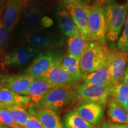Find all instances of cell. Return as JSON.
I'll return each mask as SVG.
<instances>
[{"label": "cell", "mask_w": 128, "mask_h": 128, "mask_svg": "<svg viewBox=\"0 0 128 128\" xmlns=\"http://www.w3.org/2000/svg\"><path fill=\"white\" fill-rule=\"evenodd\" d=\"M78 100L80 98L76 87H55L47 92L38 104L37 108L60 113L71 108Z\"/></svg>", "instance_id": "6da1fadb"}, {"label": "cell", "mask_w": 128, "mask_h": 128, "mask_svg": "<svg viewBox=\"0 0 128 128\" xmlns=\"http://www.w3.org/2000/svg\"><path fill=\"white\" fill-rule=\"evenodd\" d=\"M128 7V2L126 4H118L113 0L104 5L107 41L112 48L118 40L124 25Z\"/></svg>", "instance_id": "7a4b0ae2"}, {"label": "cell", "mask_w": 128, "mask_h": 128, "mask_svg": "<svg viewBox=\"0 0 128 128\" xmlns=\"http://www.w3.org/2000/svg\"><path fill=\"white\" fill-rule=\"evenodd\" d=\"M110 50L106 44L92 41L80 59L81 71L83 75L94 72L106 65Z\"/></svg>", "instance_id": "3957f363"}, {"label": "cell", "mask_w": 128, "mask_h": 128, "mask_svg": "<svg viewBox=\"0 0 128 128\" xmlns=\"http://www.w3.org/2000/svg\"><path fill=\"white\" fill-rule=\"evenodd\" d=\"M88 28L92 41L107 44V26L104 6L94 3L87 6Z\"/></svg>", "instance_id": "277c9868"}, {"label": "cell", "mask_w": 128, "mask_h": 128, "mask_svg": "<svg viewBox=\"0 0 128 128\" xmlns=\"http://www.w3.org/2000/svg\"><path fill=\"white\" fill-rule=\"evenodd\" d=\"M22 26L25 34L40 30L44 16V4L40 0H28L23 10Z\"/></svg>", "instance_id": "5b68a950"}, {"label": "cell", "mask_w": 128, "mask_h": 128, "mask_svg": "<svg viewBox=\"0 0 128 128\" xmlns=\"http://www.w3.org/2000/svg\"><path fill=\"white\" fill-rule=\"evenodd\" d=\"M60 3L70 14L81 36L90 42H92L88 28V4L81 0H60Z\"/></svg>", "instance_id": "8992f818"}, {"label": "cell", "mask_w": 128, "mask_h": 128, "mask_svg": "<svg viewBox=\"0 0 128 128\" xmlns=\"http://www.w3.org/2000/svg\"><path fill=\"white\" fill-rule=\"evenodd\" d=\"M62 56L56 50H48L39 53L26 70L24 75L34 80L41 78Z\"/></svg>", "instance_id": "52a82bcc"}, {"label": "cell", "mask_w": 128, "mask_h": 128, "mask_svg": "<svg viewBox=\"0 0 128 128\" xmlns=\"http://www.w3.org/2000/svg\"><path fill=\"white\" fill-rule=\"evenodd\" d=\"M112 87L83 83L76 87V91L82 102H93L104 108L112 96Z\"/></svg>", "instance_id": "ba28073f"}, {"label": "cell", "mask_w": 128, "mask_h": 128, "mask_svg": "<svg viewBox=\"0 0 128 128\" xmlns=\"http://www.w3.org/2000/svg\"><path fill=\"white\" fill-rule=\"evenodd\" d=\"M25 42L28 46L41 49H54L61 47L64 39L60 35L49 32L36 31L25 34Z\"/></svg>", "instance_id": "9c48e42d"}, {"label": "cell", "mask_w": 128, "mask_h": 128, "mask_svg": "<svg viewBox=\"0 0 128 128\" xmlns=\"http://www.w3.org/2000/svg\"><path fill=\"white\" fill-rule=\"evenodd\" d=\"M61 58L41 78L45 80L54 87H75L80 81L69 74L62 68L60 64Z\"/></svg>", "instance_id": "30bf717a"}, {"label": "cell", "mask_w": 128, "mask_h": 128, "mask_svg": "<svg viewBox=\"0 0 128 128\" xmlns=\"http://www.w3.org/2000/svg\"><path fill=\"white\" fill-rule=\"evenodd\" d=\"M39 50L28 46L17 48L4 56L1 66L3 68L23 66L37 56Z\"/></svg>", "instance_id": "8fae6325"}, {"label": "cell", "mask_w": 128, "mask_h": 128, "mask_svg": "<svg viewBox=\"0 0 128 128\" xmlns=\"http://www.w3.org/2000/svg\"><path fill=\"white\" fill-rule=\"evenodd\" d=\"M128 60V53L120 52L116 49L110 50L106 66L114 85L122 82Z\"/></svg>", "instance_id": "7c38bea8"}, {"label": "cell", "mask_w": 128, "mask_h": 128, "mask_svg": "<svg viewBox=\"0 0 128 128\" xmlns=\"http://www.w3.org/2000/svg\"><path fill=\"white\" fill-rule=\"evenodd\" d=\"M34 80L24 74H4L0 76V85L16 93L25 96Z\"/></svg>", "instance_id": "4fadbf2b"}, {"label": "cell", "mask_w": 128, "mask_h": 128, "mask_svg": "<svg viewBox=\"0 0 128 128\" xmlns=\"http://www.w3.org/2000/svg\"><path fill=\"white\" fill-rule=\"evenodd\" d=\"M26 4L22 0H7L2 20L4 26L10 32L15 28Z\"/></svg>", "instance_id": "5bb4252c"}, {"label": "cell", "mask_w": 128, "mask_h": 128, "mask_svg": "<svg viewBox=\"0 0 128 128\" xmlns=\"http://www.w3.org/2000/svg\"><path fill=\"white\" fill-rule=\"evenodd\" d=\"M76 109L83 119L94 126L98 125L103 119L104 108L97 103L82 102Z\"/></svg>", "instance_id": "9a60e30c"}, {"label": "cell", "mask_w": 128, "mask_h": 128, "mask_svg": "<svg viewBox=\"0 0 128 128\" xmlns=\"http://www.w3.org/2000/svg\"><path fill=\"white\" fill-rule=\"evenodd\" d=\"M56 15L60 29L65 36L71 38L81 34L70 14L60 3L57 7Z\"/></svg>", "instance_id": "2e32d148"}, {"label": "cell", "mask_w": 128, "mask_h": 128, "mask_svg": "<svg viewBox=\"0 0 128 128\" xmlns=\"http://www.w3.org/2000/svg\"><path fill=\"white\" fill-rule=\"evenodd\" d=\"M54 87L44 78L35 79L25 96L28 97L30 100L31 106H36L39 102L45 96L47 92Z\"/></svg>", "instance_id": "e0dca14e"}, {"label": "cell", "mask_w": 128, "mask_h": 128, "mask_svg": "<svg viewBox=\"0 0 128 128\" xmlns=\"http://www.w3.org/2000/svg\"><path fill=\"white\" fill-rule=\"evenodd\" d=\"M0 104L5 107L24 106L28 108L31 107L28 97L22 96L0 85Z\"/></svg>", "instance_id": "ac0fdd59"}, {"label": "cell", "mask_w": 128, "mask_h": 128, "mask_svg": "<svg viewBox=\"0 0 128 128\" xmlns=\"http://www.w3.org/2000/svg\"><path fill=\"white\" fill-rule=\"evenodd\" d=\"M84 83L95 86L113 87L114 86L106 65L92 72L83 75Z\"/></svg>", "instance_id": "d6986e66"}, {"label": "cell", "mask_w": 128, "mask_h": 128, "mask_svg": "<svg viewBox=\"0 0 128 128\" xmlns=\"http://www.w3.org/2000/svg\"><path fill=\"white\" fill-rule=\"evenodd\" d=\"M36 116L44 128H64V124L56 112L47 108H38Z\"/></svg>", "instance_id": "ffe728a7"}, {"label": "cell", "mask_w": 128, "mask_h": 128, "mask_svg": "<svg viewBox=\"0 0 128 128\" xmlns=\"http://www.w3.org/2000/svg\"><path fill=\"white\" fill-rule=\"evenodd\" d=\"M60 64L69 74L81 81L83 74L80 68L79 58L72 56L68 54L62 56L60 59Z\"/></svg>", "instance_id": "44dd1931"}, {"label": "cell", "mask_w": 128, "mask_h": 128, "mask_svg": "<svg viewBox=\"0 0 128 128\" xmlns=\"http://www.w3.org/2000/svg\"><path fill=\"white\" fill-rule=\"evenodd\" d=\"M108 103V114L112 123L127 124H128V113L124 108L118 104L114 99H112Z\"/></svg>", "instance_id": "7402d4cb"}, {"label": "cell", "mask_w": 128, "mask_h": 128, "mask_svg": "<svg viewBox=\"0 0 128 128\" xmlns=\"http://www.w3.org/2000/svg\"><path fill=\"white\" fill-rule=\"evenodd\" d=\"M64 128H96L86 122L78 114L76 108L70 110L64 117Z\"/></svg>", "instance_id": "603a6c76"}, {"label": "cell", "mask_w": 128, "mask_h": 128, "mask_svg": "<svg viewBox=\"0 0 128 128\" xmlns=\"http://www.w3.org/2000/svg\"><path fill=\"white\" fill-rule=\"evenodd\" d=\"M90 42L85 39L81 34L74 38H68V54L80 59V57L88 46Z\"/></svg>", "instance_id": "cb8c5ba5"}, {"label": "cell", "mask_w": 128, "mask_h": 128, "mask_svg": "<svg viewBox=\"0 0 128 128\" xmlns=\"http://www.w3.org/2000/svg\"><path fill=\"white\" fill-rule=\"evenodd\" d=\"M7 108L10 112L12 119L16 124L22 128L29 119L30 113L28 110H27L28 108L27 107L24 106H16L7 107Z\"/></svg>", "instance_id": "d4e9b609"}, {"label": "cell", "mask_w": 128, "mask_h": 128, "mask_svg": "<svg viewBox=\"0 0 128 128\" xmlns=\"http://www.w3.org/2000/svg\"><path fill=\"white\" fill-rule=\"evenodd\" d=\"M112 96L118 104L123 107L128 98V87L122 82L115 84L112 87Z\"/></svg>", "instance_id": "484cf974"}, {"label": "cell", "mask_w": 128, "mask_h": 128, "mask_svg": "<svg viewBox=\"0 0 128 128\" xmlns=\"http://www.w3.org/2000/svg\"><path fill=\"white\" fill-rule=\"evenodd\" d=\"M0 124L6 128H22L16 124L8 109L2 106L0 107Z\"/></svg>", "instance_id": "4316f807"}, {"label": "cell", "mask_w": 128, "mask_h": 128, "mask_svg": "<svg viewBox=\"0 0 128 128\" xmlns=\"http://www.w3.org/2000/svg\"><path fill=\"white\" fill-rule=\"evenodd\" d=\"M117 49L120 52L128 53V7L124 28L118 41Z\"/></svg>", "instance_id": "83f0119b"}, {"label": "cell", "mask_w": 128, "mask_h": 128, "mask_svg": "<svg viewBox=\"0 0 128 128\" xmlns=\"http://www.w3.org/2000/svg\"><path fill=\"white\" fill-rule=\"evenodd\" d=\"M36 106H31L28 108V112L30 113V117L26 124L22 128H44L42 124L36 116Z\"/></svg>", "instance_id": "f1b7e54d"}, {"label": "cell", "mask_w": 128, "mask_h": 128, "mask_svg": "<svg viewBox=\"0 0 128 128\" xmlns=\"http://www.w3.org/2000/svg\"><path fill=\"white\" fill-rule=\"evenodd\" d=\"M10 32L3 24L2 16L0 14V49L6 47L10 38Z\"/></svg>", "instance_id": "f546056e"}, {"label": "cell", "mask_w": 128, "mask_h": 128, "mask_svg": "<svg viewBox=\"0 0 128 128\" xmlns=\"http://www.w3.org/2000/svg\"><path fill=\"white\" fill-rule=\"evenodd\" d=\"M101 128H128V124H116L110 122L104 121L101 124Z\"/></svg>", "instance_id": "4dcf8cb0"}, {"label": "cell", "mask_w": 128, "mask_h": 128, "mask_svg": "<svg viewBox=\"0 0 128 128\" xmlns=\"http://www.w3.org/2000/svg\"><path fill=\"white\" fill-rule=\"evenodd\" d=\"M122 82H124L126 86H127L128 87V64L126 65L125 67V70H124Z\"/></svg>", "instance_id": "1f68e13d"}, {"label": "cell", "mask_w": 128, "mask_h": 128, "mask_svg": "<svg viewBox=\"0 0 128 128\" xmlns=\"http://www.w3.org/2000/svg\"><path fill=\"white\" fill-rule=\"evenodd\" d=\"M7 0H0V14L4 10L6 5L7 4Z\"/></svg>", "instance_id": "d6a6232c"}, {"label": "cell", "mask_w": 128, "mask_h": 128, "mask_svg": "<svg viewBox=\"0 0 128 128\" xmlns=\"http://www.w3.org/2000/svg\"><path fill=\"white\" fill-rule=\"evenodd\" d=\"M111 1H113V0H96L94 3L100 5V6H104L106 4H107V3Z\"/></svg>", "instance_id": "836d02e7"}, {"label": "cell", "mask_w": 128, "mask_h": 128, "mask_svg": "<svg viewBox=\"0 0 128 128\" xmlns=\"http://www.w3.org/2000/svg\"><path fill=\"white\" fill-rule=\"evenodd\" d=\"M123 108H124V109L125 110L126 112L128 113V100H126L125 103L124 104V105L123 106Z\"/></svg>", "instance_id": "e575fe53"}, {"label": "cell", "mask_w": 128, "mask_h": 128, "mask_svg": "<svg viewBox=\"0 0 128 128\" xmlns=\"http://www.w3.org/2000/svg\"><path fill=\"white\" fill-rule=\"evenodd\" d=\"M81 1H82L83 2L85 3V4H88L89 3H90L91 2H92V1H94V0H81ZM95 1H96V0H95Z\"/></svg>", "instance_id": "d590c367"}, {"label": "cell", "mask_w": 128, "mask_h": 128, "mask_svg": "<svg viewBox=\"0 0 128 128\" xmlns=\"http://www.w3.org/2000/svg\"><path fill=\"white\" fill-rule=\"evenodd\" d=\"M0 128H7L5 127L4 126H3L2 124H0Z\"/></svg>", "instance_id": "8d00e7d4"}, {"label": "cell", "mask_w": 128, "mask_h": 128, "mask_svg": "<svg viewBox=\"0 0 128 128\" xmlns=\"http://www.w3.org/2000/svg\"><path fill=\"white\" fill-rule=\"evenodd\" d=\"M22 1H24V2H25L26 3H27V2H28V0H22Z\"/></svg>", "instance_id": "74e56055"}, {"label": "cell", "mask_w": 128, "mask_h": 128, "mask_svg": "<svg viewBox=\"0 0 128 128\" xmlns=\"http://www.w3.org/2000/svg\"><path fill=\"white\" fill-rule=\"evenodd\" d=\"M1 106H1V104H0V107H1Z\"/></svg>", "instance_id": "f35d334b"}, {"label": "cell", "mask_w": 128, "mask_h": 128, "mask_svg": "<svg viewBox=\"0 0 128 128\" xmlns=\"http://www.w3.org/2000/svg\"><path fill=\"white\" fill-rule=\"evenodd\" d=\"M1 49H0V52H1Z\"/></svg>", "instance_id": "ab89813d"}, {"label": "cell", "mask_w": 128, "mask_h": 128, "mask_svg": "<svg viewBox=\"0 0 128 128\" xmlns=\"http://www.w3.org/2000/svg\"></svg>", "instance_id": "60d3db41"}]
</instances>
